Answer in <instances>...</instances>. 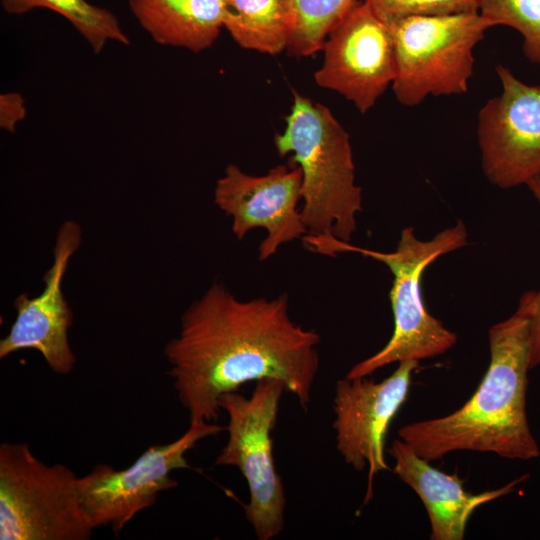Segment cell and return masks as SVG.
<instances>
[{"label":"cell","mask_w":540,"mask_h":540,"mask_svg":"<svg viewBox=\"0 0 540 540\" xmlns=\"http://www.w3.org/2000/svg\"><path fill=\"white\" fill-rule=\"evenodd\" d=\"M319 344L315 330L291 318L287 294L243 300L214 282L184 311L164 355L190 421L215 422L222 395L264 379L282 381L307 411Z\"/></svg>","instance_id":"1"},{"label":"cell","mask_w":540,"mask_h":540,"mask_svg":"<svg viewBox=\"0 0 540 540\" xmlns=\"http://www.w3.org/2000/svg\"><path fill=\"white\" fill-rule=\"evenodd\" d=\"M536 293H524L515 313L489 329V367L462 407L398 430V437L417 455L428 461L454 451L490 452L517 460L540 455L526 413Z\"/></svg>","instance_id":"2"},{"label":"cell","mask_w":540,"mask_h":540,"mask_svg":"<svg viewBox=\"0 0 540 540\" xmlns=\"http://www.w3.org/2000/svg\"><path fill=\"white\" fill-rule=\"evenodd\" d=\"M285 121L274 143L278 154L291 155L301 170L305 236L350 243L362 194L355 183L349 134L326 106L296 91Z\"/></svg>","instance_id":"3"},{"label":"cell","mask_w":540,"mask_h":540,"mask_svg":"<svg viewBox=\"0 0 540 540\" xmlns=\"http://www.w3.org/2000/svg\"><path fill=\"white\" fill-rule=\"evenodd\" d=\"M467 244L463 222L437 233L429 241L419 240L411 227L401 232L395 251L385 253L349 246V252L384 263L393 274L389 298L394 316V331L387 344L374 355L354 365L346 377H367L376 370L404 360L420 361L441 355L452 348L457 336L430 315L421 292V277L438 257Z\"/></svg>","instance_id":"4"},{"label":"cell","mask_w":540,"mask_h":540,"mask_svg":"<svg viewBox=\"0 0 540 540\" xmlns=\"http://www.w3.org/2000/svg\"><path fill=\"white\" fill-rule=\"evenodd\" d=\"M77 476L39 460L28 443L0 445V540H87L94 530Z\"/></svg>","instance_id":"5"},{"label":"cell","mask_w":540,"mask_h":540,"mask_svg":"<svg viewBox=\"0 0 540 540\" xmlns=\"http://www.w3.org/2000/svg\"><path fill=\"white\" fill-rule=\"evenodd\" d=\"M387 23L396 57L392 87L399 103L412 107L429 95L467 92L474 48L491 28L480 13L411 15Z\"/></svg>","instance_id":"6"},{"label":"cell","mask_w":540,"mask_h":540,"mask_svg":"<svg viewBox=\"0 0 540 540\" xmlns=\"http://www.w3.org/2000/svg\"><path fill=\"white\" fill-rule=\"evenodd\" d=\"M284 391L282 381L264 379L256 382L249 397L233 391L219 400L228 417V438L215 464L238 468L246 480L249 501L244 511L258 540L278 537L285 524L286 495L271 437Z\"/></svg>","instance_id":"7"},{"label":"cell","mask_w":540,"mask_h":540,"mask_svg":"<svg viewBox=\"0 0 540 540\" xmlns=\"http://www.w3.org/2000/svg\"><path fill=\"white\" fill-rule=\"evenodd\" d=\"M226 431L215 422L190 421L173 442L147 448L129 467L117 470L97 464L77 478L82 507L93 528L110 526L117 536L139 512L154 505L159 493L174 489L177 469H190L185 455L202 439Z\"/></svg>","instance_id":"8"},{"label":"cell","mask_w":540,"mask_h":540,"mask_svg":"<svg viewBox=\"0 0 540 540\" xmlns=\"http://www.w3.org/2000/svg\"><path fill=\"white\" fill-rule=\"evenodd\" d=\"M495 71L502 90L480 109L477 137L484 174L508 189L540 172V85L524 83L501 64Z\"/></svg>","instance_id":"9"},{"label":"cell","mask_w":540,"mask_h":540,"mask_svg":"<svg viewBox=\"0 0 540 540\" xmlns=\"http://www.w3.org/2000/svg\"><path fill=\"white\" fill-rule=\"evenodd\" d=\"M318 86L335 91L364 114L393 83L396 57L393 34L368 1L354 8L328 34Z\"/></svg>","instance_id":"10"},{"label":"cell","mask_w":540,"mask_h":540,"mask_svg":"<svg viewBox=\"0 0 540 540\" xmlns=\"http://www.w3.org/2000/svg\"><path fill=\"white\" fill-rule=\"evenodd\" d=\"M419 361L404 360L386 379L367 377L337 381L333 398L336 448L344 461L357 471L368 468L367 503L375 475L388 470L385 440L388 428L406 401L411 376Z\"/></svg>","instance_id":"11"},{"label":"cell","mask_w":540,"mask_h":540,"mask_svg":"<svg viewBox=\"0 0 540 540\" xmlns=\"http://www.w3.org/2000/svg\"><path fill=\"white\" fill-rule=\"evenodd\" d=\"M301 186L298 166L278 165L255 176L229 164L216 182L214 203L232 218V232L238 240L255 228L266 231L258 248L259 260L265 261L283 244L307 235L298 208Z\"/></svg>","instance_id":"12"},{"label":"cell","mask_w":540,"mask_h":540,"mask_svg":"<svg viewBox=\"0 0 540 540\" xmlns=\"http://www.w3.org/2000/svg\"><path fill=\"white\" fill-rule=\"evenodd\" d=\"M82 231L74 221L58 230L53 263L43 277L44 289L34 297L20 294L14 301L15 320L0 341V358L24 349L39 352L49 368L61 375L70 373L76 357L69 342L73 312L65 299L62 283L70 259L78 250Z\"/></svg>","instance_id":"13"},{"label":"cell","mask_w":540,"mask_h":540,"mask_svg":"<svg viewBox=\"0 0 540 540\" xmlns=\"http://www.w3.org/2000/svg\"><path fill=\"white\" fill-rule=\"evenodd\" d=\"M388 452L394 459L393 472L422 500L432 540L464 539L467 522L479 506L513 492L528 478L524 475L503 487L473 494L465 490L457 473L447 474L433 467L400 438L392 442Z\"/></svg>","instance_id":"14"},{"label":"cell","mask_w":540,"mask_h":540,"mask_svg":"<svg viewBox=\"0 0 540 540\" xmlns=\"http://www.w3.org/2000/svg\"><path fill=\"white\" fill-rule=\"evenodd\" d=\"M131 14L154 42L199 53L223 28L224 0H128Z\"/></svg>","instance_id":"15"},{"label":"cell","mask_w":540,"mask_h":540,"mask_svg":"<svg viewBox=\"0 0 540 540\" xmlns=\"http://www.w3.org/2000/svg\"><path fill=\"white\" fill-rule=\"evenodd\" d=\"M293 0H224L223 28L242 48L276 55L295 29Z\"/></svg>","instance_id":"16"},{"label":"cell","mask_w":540,"mask_h":540,"mask_svg":"<svg viewBox=\"0 0 540 540\" xmlns=\"http://www.w3.org/2000/svg\"><path fill=\"white\" fill-rule=\"evenodd\" d=\"M1 6L11 15H21L37 8L58 13L71 23L95 54L101 53L108 42L130 44L118 18L110 10L87 0H1Z\"/></svg>","instance_id":"17"},{"label":"cell","mask_w":540,"mask_h":540,"mask_svg":"<svg viewBox=\"0 0 540 540\" xmlns=\"http://www.w3.org/2000/svg\"><path fill=\"white\" fill-rule=\"evenodd\" d=\"M366 0H293L295 29L287 51L304 57L322 49L328 34Z\"/></svg>","instance_id":"18"},{"label":"cell","mask_w":540,"mask_h":540,"mask_svg":"<svg viewBox=\"0 0 540 540\" xmlns=\"http://www.w3.org/2000/svg\"><path fill=\"white\" fill-rule=\"evenodd\" d=\"M480 15L490 27L504 25L523 36V53L540 65V0H482Z\"/></svg>","instance_id":"19"},{"label":"cell","mask_w":540,"mask_h":540,"mask_svg":"<svg viewBox=\"0 0 540 540\" xmlns=\"http://www.w3.org/2000/svg\"><path fill=\"white\" fill-rule=\"evenodd\" d=\"M386 22L411 15L479 13L482 0H366Z\"/></svg>","instance_id":"20"},{"label":"cell","mask_w":540,"mask_h":540,"mask_svg":"<svg viewBox=\"0 0 540 540\" xmlns=\"http://www.w3.org/2000/svg\"><path fill=\"white\" fill-rule=\"evenodd\" d=\"M27 109L25 99L18 92H7L0 95V127L14 133L19 122L25 119Z\"/></svg>","instance_id":"21"},{"label":"cell","mask_w":540,"mask_h":540,"mask_svg":"<svg viewBox=\"0 0 540 540\" xmlns=\"http://www.w3.org/2000/svg\"><path fill=\"white\" fill-rule=\"evenodd\" d=\"M526 185L540 204V172L531 177ZM540 363V291L536 293V304L531 324L530 369Z\"/></svg>","instance_id":"22"}]
</instances>
